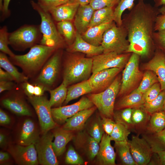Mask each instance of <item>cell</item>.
Here are the masks:
<instances>
[{"label":"cell","instance_id":"1","mask_svg":"<svg viewBox=\"0 0 165 165\" xmlns=\"http://www.w3.org/2000/svg\"><path fill=\"white\" fill-rule=\"evenodd\" d=\"M159 8L138 0L137 4L122 17V25L127 32L130 45L127 53L143 58L149 57L155 46L153 35Z\"/></svg>","mask_w":165,"mask_h":165},{"label":"cell","instance_id":"2","mask_svg":"<svg viewBox=\"0 0 165 165\" xmlns=\"http://www.w3.org/2000/svg\"><path fill=\"white\" fill-rule=\"evenodd\" d=\"M93 58L68 54L65 59L63 82L67 86L88 79L92 73Z\"/></svg>","mask_w":165,"mask_h":165},{"label":"cell","instance_id":"3","mask_svg":"<svg viewBox=\"0 0 165 165\" xmlns=\"http://www.w3.org/2000/svg\"><path fill=\"white\" fill-rule=\"evenodd\" d=\"M57 50L55 47L37 44L31 48L27 53L15 55L10 58L25 73L29 75L35 73L42 68Z\"/></svg>","mask_w":165,"mask_h":165},{"label":"cell","instance_id":"4","mask_svg":"<svg viewBox=\"0 0 165 165\" xmlns=\"http://www.w3.org/2000/svg\"><path fill=\"white\" fill-rule=\"evenodd\" d=\"M30 3L41 18V22L39 25L42 37L40 44L58 49L65 46V42L59 34L50 13L43 9L34 0H31Z\"/></svg>","mask_w":165,"mask_h":165},{"label":"cell","instance_id":"5","mask_svg":"<svg viewBox=\"0 0 165 165\" xmlns=\"http://www.w3.org/2000/svg\"><path fill=\"white\" fill-rule=\"evenodd\" d=\"M121 78L117 76L111 85L104 91L97 93H90L87 97L103 116L113 117L116 99L119 92Z\"/></svg>","mask_w":165,"mask_h":165},{"label":"cell","instance_id":"6","mask_svg":"<svg viewBox=\"0 0 165 165\" xmlns=\"http://www.w3.org/2000/svg\"><path fill=\"white\" fill-rule=\"evenodd\" d=\"M42 37L39 25L25 24L9 33V45L16 50L23 51L40 43Z\"/></svg>","mask_w":165,"mask_h":165},{"label":"cell","instance_id":"7","mask_svg":"<svg viewBox=\"0 0 165 165\" xmlns=\"http://www.w3.org/2000/svg\"><path fill=\"white\" fill-rule=\"evenodd\" d=\"M129 45L126 28L122 24L117 26L114 21L103 35L101 44L104 48L103 53L112 52L118 54L127 53Z\"/></svg>","mask_w":165,"mask_h":165},{"label":"cell","instance_id":"8","mask_svg":"<svg viewBox=\"0 0 165 165\" xmlns=\"http://www.w3.org/2000/svg\"><path fill=\"white\" fill-rule=\"evenodd\" d=\"M140 57L138 54L131 53L123 72L120 88L118 96H123L131 92L142 79L143 74L139 67Z\"/></svg>","mask_w":165,"mask_h":165},{"label":"cell","instance_id":"9","mask_svg":"<svg viewBox=\"0 0 165 165\" xmlns=\"http://www.w3.org/2000/svg\"><path fill=\"white\" fill-rule=\"evenodd\" d=\"M131 53L118 54L112 52L102 53L92 57V73L103 70L117 68L122 69L128 61Z\"/></svg>","mask_w":165,"mask_h":165},{"label":"cell","instance_id":"10","mask_svg":"<svg viewBox=\"0 0 165 165\" xmlns=\"http://www.w3.org/2000/svg\"><path fill=\"white\" fill-rule=\"evenodd\" d=\"M60 49L56 50L47 61L37 79L38 84L43 86L46 90L54 84L59 73L62 56Z\"/></svg>","mask_w":165,"mask_h":165},{"label":"cell","instance_id":"11","mask_svg":"<svg viewBox=\"0 0 165 165\" xmlns=\"http://www.w3.org/2000/svg\"><path fill=\"white\" fill-rule=\"evenodd\" d=\"M28 99L37 115L42 131L45 133L55 128L56 123L53 119L49 100L43 95L29 97Z\"/></svg>","mask_w":165,"mask_h":165},{"label":"cell","instance_id":"12","mask_svg":"<svg viewBox=\"0 0 165 165\" xmlns=\"http://www.w3.org/2000/svg\"><path fill=\"white\" fill-rule=\"evenodd\" d=\"M53 134L48 132L44 133L35 144L39 163L43 165L58 164L57 156L53 147Z\"/></svg>","mask_w":165,"mask_h":165},{"label":"cell","instance_id":"13","mask_svg":"<svg viewBox=\"0 0 165 165\" xmlns=\"http://www.w3.org/2000/svg\"><path fill=\"white\" fill-rule=\"evenodd\" d=\"M132 157L138 165L148 164L153 153L151 148L144 138L132 135L128 140Z\"/></svg>","mask_w":165,"mask_h":165},{"label":"cell","instance_id":"14","mask_svg":"<svg viewBox=\"0 0 165 165\" xmlns=\"http://www.w3.org/2000/svg\"><path fill=\"white\" fill-rule=\"evenodd\" d=\"M94 106L87 97H83L76 102L70 105L51 108L53 118L63 123L77 112Z\"/></svg>","mask_w":165,"mask_h":165},{"label":"cell","instance_id":"15","mask_svg":"<svg viewBox=\"0 0 165 165\" xmlns=\"http://www.w3.org/2000/svg\"><path fill=\"white\" fill-rule=\"evenodd\" d=\"M122 69L117 68H110L92 74L88 79L92 90V93H99L106 89Z\"/></svg>","mask_w":165,"mask_h":165},{"label":"cell","instance_id":"16","mask_svg":"<svg viewBox=\"0 0 165 165\" xmlns=\"http://www.w3.org/2000/svg\"><path fill=\"white\" fill-rule=\"evenodd\" d=\"M17 163L20 165H36L39 162L35 145H20L11 147L9 150Z\"/></svg>","mask_w":165,"mask_h":165},{"label":"cell","instance_id":"17","mask_svg":"<svg viewBox=\"0 0 165 165\" xmlns=\"http://www.w3.org/2000/svg\"><path fill=\"white\" fill-rule=\"evenodd\" d=\"M143 68L153 72L157 76L161 90H165V54L157 49L154 56L144 64Z\"/></svg>","mask_w":165,"mask_h":165},{"label":"cell","instance_id":"18","mask_svg":"<svg viewBox=\"0 0 165 165\" xmlns=\"http://www.w3.org/2000/svg\"><path fill=\"white\" fill-rule=\"evenodd\" d=\"M79 5L76 0H69L52 8L48 12L57 22L64 20H72L74 18Z\"/></svg>","mask_w":165,"mask_h":165},{"label":"cell","instance_id":"19","mask_svg":"<svg viewBox=\"0 0 165 165\" xmlns=\"http://www.w3.org/2000/svg\"><path fill=\"white\" fill-rule=\"evenodd\" d=\"M67 51L70 53L81 52L89 57H92L103 53L104 48L101 45L95 46L87 42L76 31L75 40L71 45L68 46Z\"/></svg>","mask_w":165,"mask_h":165},{"label":"cell","instance_id":"20","mask_svg":"<svg viewBox=\"0 0 165 165\" xmlns=\"http://www.w3.org/2000/svg\"><path fill=\"white\" fill-rule=\"evenodd\" d=\"M111 141L110 136L104 133L99 143L100 149L97 156V161L100 164H116V153L111 145Z\"/></svg>","mask_w":165,"mask_h":165},{"label":"cell","instance_id":"21","mask_svg":"<svg viewBox=\"0 0 165 165\" xmlns=\"http://www.w3.org/2000/svg\"><path fill=\"white\" fill-rule=\"evenodd\" d=\"M94 11L90 4L79 5L74 21L76 32L81 35L87 30Z\"/></svg>","mask_w":165,"mask_h":165},{"label":"cell","instance_id":"22","mask_svg":"<svg viewBox=\"0 0 165 165\" xmlns=\"http://www.w3.org/2000/svg\"><path fill=\"white\" fill-rule=\"evenodd\" d=\"M95 106L77 112L67 119L62 127L64 129L71 131L82 129L89 118L97 109Z\"/></svg>","mask_w":165,"mask_h":165},{"label":"cell","instance_id":"23","mask_svg":"<svg viewBox=\"0 0 165 165\" xmlns=\"http://www.w3.org/2000/svg\"><path fill=\"white\" fill-rule=\"evenodd\" d=\"M39 138L38 130L34 123L30 119L25 120L19 137L20 145L23 146L35 145Z\"/></svg>","mask_w":165,"mask_h":165},{"label":"cell","instance_id":"24","mask_svg":"<svg viewBox=\"0 0 165 165\" xmlns=\"http://www.w3.org/2000/svg\"><path fill=\"white\" fill-rule=\"evenodd\" d=\"M143 95L137 88H135L121 98L116 105L115 108L118 110L127 108H134L142 107L145 103Z\"/></svg>","mask_w":165,"mask_h":165},{"label":"cell","instance_id":"25","mask_svg":"<svg viewBox=\"0 0 165 165\" xmlns=\"http://www.w3.org/2000/svg\"><path fill=\"white\" fill-rule=\"evenodd\" d=\"M54 140L53 147L57 156H59L64 152L67 143L72 139L73 135L72 131L62 128L55 129L53 133Z\"/></svg>","mask_w":165,"mask_h":165},{"label":"cell","instance_id":"26","mask_svg":"<svg viewBox=\"0 0 165 165\" xmlns=\"http://www.w3.org/2000/svg\"><path fill=\"white\" fill-rule=\"evenodd\" d=\"M114 21L110 23L89 28L81 35L83 39L90 44L95 46L101 45L105 31L112 24Z\"/></svg>","mask_w":165,"mask_h":165},{"label":"cell","instance_id":"27","mask_svg":"<svg viewBox=\"0 0 165 165\" xmlns=\"http://www.w3.org/2000/svg\"><path fill=\"white\" fill-rule=\"evenodd\" d=\"M92 93V90L88 79L72 85L68 88L64 104L81 96Z\"/></svg>","mask_w":165,"mask_h":165},{"label":"cell","instance_id":"28","mask_svg":"<svg viewBox=\"0 0 165 165\" xmlns=\"http://www.w3.org/2000/svg\"><path fill=\"white\" fill-rule=\"evenodd\" d=\"M115 8L108 7L95 10L89 28L109 23L114 21Z\"/></svg>","mask_w":165,"mask_h":165},{"label":"cell","instance_id":"29","mask_svg":"<svg viewBox=\"0 0 165 165\" xmlns=\"http://www.w3.org/2000/svg\"><path fill=\"white\" fill-rule=\"evenodd\" d=\"M72 20H64L57 22L56 27L57 31L64 40L68 46L74 42L76 35V31Z\"/></svg>","mask_w":165,"mask_h":165},{"label":"cell","instance_id":"30","mask_svg":"<svg viewBox=\"0 0 165 165\" xmlns=\"http://www.w3.org/2000/svg\"><path fill=\"white\" fill-rule=\"evenodd\" d=\"M6 108L18 115L31 116V113L25 104L21 100L16 98H7L2 101Z\"/></svg>","mask_w":165,"mask_h":165},{"label":"cell","instance_id":"31","mask_svg":"<svg viewBox=\"0 0 165 165\" xmlns=\"http://www.w3.org/2000/svg\"><path fill=\"white\" fill-rule=\"evenodd\" d=\"M128 140L115 142L114 147L122 164L138 165L134 160L131 153Z\"/></svg>","mask_w":165,"mask_h":165},{"label":"cell","instance_id":"32","mask_svg":"<svg viewBox=\"0 0 165 165\" xmlns=\"http://www.w3.org/2000/svg\"><path fill=\"white\" fill-rule=\"evenodd\" d=\"M143 137L148 143L153 152L165 150V128L157 133L144 134Z\"/></svg>","mask_w":165,"mask_h":165},{"label":"cell","instance_id":"33","mask_svg":"<svg viewBox=\"0 0 165 165\" xmlns=\"http://www.w3.org/2000/svg\"><path fill=\"white\" fill-rule=\"evenodd\" d=\"M6 54L0 53V66L9 73L17 82H24L28 81V77L20 72L10 62Z\"/></svg>","mask_w":165,"mask_h":165},{"label":"cell","instance_id":"34","mask_svg":"<svg viewBox=\"0 0 165 165\" xmlns=\"http://www.w3.org/2000/svg\"><path fill=\"white\" fill-rule=\"evenodd\" d=\"M68 86L62 82L61 85L53 90H49L50 94L49 103L51 107H60L64 102L67 94Z\"/></svg>","mask_w":165,"mask_h":165},{"label":"cell","instance_id":"35","mask_svg":"<svg viewBox=\"0 0 165 165\" xmlns=\"http://www.w3.org/2000/svg\"><path fill=\"white\" fill-rule=\"evenodd\" d=\"M131 122L132 127H144L150 119V115L142 107L132 108Z\"/></svg>","mask_w":165,"mask_h":165},{"label":"cell","instance_id":"36","mask_svg":"<svg viewBox=\"0 0 165 165\" xmlns=\"http://www.w3.org/2000/svg\"><path fill=\"white\" fill-rule=\"evenodd\" d=\"M165 128V112L163 111L151 115L148 130L151 133H157Z\"/></svg>","mask_w":165,"mask_h":165},{"label":"cell","instance_id":"37","mask_svg":"<svg viewBox=\"0 0 165 165\" xmlns=\"http://www.w3.org/2000/svg\"><path fill=\"white\" fill-rule=\"evenodd\" d=\"M165 101V90H162L155 99L144 103L143 107L150 115L159 112L164 111Z\"/></svg>","mask_w":165,"mask_h":165},{"label":"cell","instance_id":"38","mask_svg":"<svg viewBox=\"0 0 165 165\" xmlns=\"http://www.w3.org/2000/svg\"><path fill=\"white\" fill-rule=\"evenodd\" d=\"M135 0H120L114 9V21L118 26L122 24V15L126 9L130 11L135 6Z\"/></svg>","mask_w":165,"mask_h":165},{"label":"cell","instance_id":"39","mask_svg":"<svg viewBox=\"0 0 165 165\" xmlns=\"http://www.w3.org/2000/svg\"><path fill=\"white\" fill-rule=\"evenodd\" d=\"M130 129L124 124L116 122L113 131L110 135L111 141L118 142L128 141V138L130 134Z\"/></svg>","mask_w":165,"mask_h":165},{"label":"cell","instance_id":"40","mask_svg":"<svg viewBox=\"0 0 165 165\" xmlns=\"http://www.w3.org/2000/svg\"><path fill=\"white\" fill-rule=\"evenodd\" d=\"M158 82V78L155 73L152 71L147 70L143 74L142 80L137 89L143 94Z\"/></svg>","mask_w":165,"mask_h":165},{"label":"cell","instance_id":"41","mask_svg":"<svg viewBox=\"0 0 165 165\" xmlns=\"http://www.w3.org/2000/svg\"><path fill=\"white\" fill-rule=\"evenodd\" d=\"M118 110L114 112L113 116L115 122L122 123L130 129L132 128V108H127Z\"/></svg>","mask_w":165,"mask_h":165},{"label":"cell","instance_id":"42","mask_svg":"<svg viewBox=\"0 0 165 165\" xmlns=\"http://www.w3.org/2000/svg\"><path fill=\"white\" fill-rule=\"evenodd\" d=\"M104 132L100 117L97 118L93 122L88 130L90 136L99 143Z\"/></svg>","mask_w":165,"mask_h":165},{"label":"cell","instance_id":"43","mask_svg":"<svg viewBox=\"0 0 165 165\" xmlns=\"http://www.w3.org/2000/svg\"><path fill=\"white\" fill-rule=\"evenodd\" d=\"M7 27L5 25L0 29V50L1 52L9 55L10 57H14L15 54L8 47L9 45Z\"/></svg>","mask_w":165,"mask_h":165},{"label":"cell","instance_id":"44","mask_svg":"<svg viewBox=\"0 0 165 165\" xmlns=\"http://www.w3.org/2000/svg\"><path fill=\"white\" fill-rule=\"evenodd\" d=\"M65 162L71 165H80L84 163L82 159L72 146L69 147L67 152Z\"/></svg>","mask_w":165,"mask_h":165},{"label":"cell","instance_id":"45","mask_svg":"<svg viewBox=\"0 0 165 165\" xmlns=\"http://www.w3.org/2000/svg\"><path fill=\"white\" fill-rule=\"evenodd\" d=\"M99 143L90 136L87 139L86 151L90 159L93 160L97 155L100 149Z\"/></svg>","mask_w":165,"mask_h":165},{"label":"cell","instance_id":"46","mask_svg":"<svg viewBox=\"0 0 165 165\" xmlns=\"http://www.w3.org/2000/svg\"><path fill=\"white\" fill-rule=\"evenodd\" d=\"M153 39L157 49L161 50L165 54V29L154 31Z\"/></svg>","mask_w":165,"mask_h":165},{"label":"cell","instance_id":"47","mask_svg":"<svg viewBox=\"0 0 165 165\" xmlns=\"http://www.w3.org/2000/svg\"><path fill=\"white\" fill-rule=\"evenodd\" d=\"M161 91L160 83L158 82L154 84L143 94V96L145 103L155 99Z\"/></svg>","mask_w":165,"mask_h":165},{"label":"cell","instance_id":"48","mask_svg":"<svg viewBox=\"0 0 165 165\" xmlns=\"http://www.w3.org/2000/svg\"><path fill=\"white\" fill-rule=\"evenodd\" d=\"M120 0H91L90 5L94 10L106 7H115Z\"/></svg>","mask_w":165,"mask_h":165},{"label":"cell","instance_id":"49","mask_svg":"<svg viewBox=\"0 0 165 165\" xmlns=\"http://www.w3.org/2000/svg\"><path fill=\"white\" fill-rule=\"evenodd\" d=\"M69 0H38L37 3L45 10L48 12L52 8Z\"/></svg>","mask_w":165,"mask_h":165},{"label":"cell","instance_id":"50","mask_svg":"<svg viewBox=\"0 0 165 165\" xmlns=\"http://www.w3.org/2000/svg\"><path fill=\"white\" fill-rule=\"evenodd\" d=\"M159 13L156 19L154 30L158 31L165 29V5L159 8Z\"/></svg>","mask_w":165,"mask_h":165},{"label":"cell","instance_id":"51","mask_svg":"<svg viewBox=\"0 0 165 165\" xmlns=\"http://www.w3.org/2000/svg\"><path fill=\"white\" fill-rule=\"evenodd\" d=\"M101 122L104 131L110 136L113 130L115 122L111 118L103 117L101 119Z\"/></svg>","mask_w":165,"mask_h":165},{"label":"cell","instance_id":"52","mask_svg":"<svg viewBox=\"0 0 165 165\" xmlns=\"http://www.w3.org/2000/svg\"><path fill=\"white\" fill-rule=\"evenodd\" d=\"M22 87L25 93L28 97L34 96L35 86L27 81L23 83Z\"/></svg>","mask_w":165,"mask_h":165},{"label":"cell","instance_id":"53","mask_svg":"<svg viewBox=\"0 0 165 165\" xmlns=\"http://www.w3.org/2000/svg\"><path fill=\"white\" fill-rule=\"evenodd\" d=\"M11 0H3V11L1 13V21H3L9 16L10 15V11L9 9V6Z\"/></svg>","mask_w":165,"mask_h":165},{"label":"cell","instance_id":"54","mask_svg":"<svg viewBox=\"0 0 165 165\" xmlns=\"http://www.w3.org/2000/svg\"><path fill=\"white\" fill-rule=\"evenodd\" d=\"M14 85L12 81H0V93L12 90Z\"/></svg>","mask_w":165,"mask_h":165},{"label":"cell","instance_id":"55","mask_svg":"<svg viewBox=\"0 0 165 165\" xmlns=\"http://www.w3.org/2000/svg\"><path fill=\"white\" fill-rule=\"evenodd\" d=\"M0 81H15L14 78L9 73L0 68Z\"/></svg>","mask_w":165,"mask_h":165},{"label":"cell","instance_id":"56","mask_svg":"<svg viewBox=\"0 0 165 165\" xmlns=\"http://www.w3.org/2000/svg\"><path fill=\"white\" fill-rule=\"evenodd\" d=\"M10 122L9 116L2 109L0 110V123L1 124H7Z\"/></svg>","mask_w":165,"mask_h":165},{"label":"cell","instance_id":"57","mask_svg":"<svg viewBox=\"0 0 165 165\" xmlns=\"http://www.w3.org/2000/svg\"><path fill=\"white\" fill-rule=\"evenodd\" d=\"M46 90V88L42 85L38 84L35 85L34 96H42Z\"/></svg>","mask_w":165,"mask_h":165},{"label":"cell","instance_id":"58","mask_svg":"<svg viewBox=\"0 0 165 165\" xmlns=\"http://www.w3.org/2000/svg\"><path fill=\"white\" fill-rule=\"evenodd\" d=\"M159 158L160 165H165V150L157 152Z\"/></svg>","mask_w":165,"mask_h":165},{"label":"cell","instance_id":"59","mask_svg":"<svg viewBox=\"0 0 165 165\" xmlns=\"http://www.w3.org/2000/svg\"><path fill=\"white\" fill-rule=\"evenodd\" d=\"M9 158V154L5 152L1 151L0 152V163L4 162L8 160Z\"/></svg>","mask_w":165,"mask_h":165},{"label":"cell","instance_id":"60","mask_svg":"<svg viewBox=\"0 0 165 165\" xmlns=\"http://www.w3.org/2000/svg\"><path fill=\"white\" fill-rule=\"evenodd\" d=\"M154 6L157 8L165 5V0H154Z\"/></svg>","mask_w":165,"mask_h":165},{"label":"cell","instance_id":"61","mask_svg":"<svg viewBox=\"0 0 165 165\" xmlns=\"http://www.w3.org/2000/svg\"><path fill=\"white\" fill-rule=\"evenodd\" d=\"M6 143V137L4 134L2 133L0 134V146H4Z\"/></svg>","mask_w":165,"mask_h":165},{"label":"cell","instance_id":"62","mask_svg":"<svg viewBox=\"0 0 165 165\" xmlns=\"http://www.w3.org/2000/svg\"><path fill=\"white\" fill-rule=\"evenodd\" d=\"M80 5H85L90 4L91 0H76Z\"/></svg>","mask_w":165,"mask_h":165},{"label":"cell","instance_id":"63","mask_svg":"<svg viewBox=\"0 0 165 165\" xmlns=\"http://www.w3.org/2000/svg\"><path fill=\"white\" fill-rule=\"evenodd\" d=\"M3 0H0V11L1 14L3 11Z\"/></svg>","mask_w":165,"mask_h":165},{"label":"cell","instance_id":"64","mask_svg":"<svg viewBox=\"0 0 165 165\" xmlns=\"http://www.w3.org/2000/svg\"><path fill=\"white\" fill-rule=\"evenodd\" d=\"M164 111L165 112V101L164 105Z\"/></svg>","mask_w":165,"mask_h":165}]
</instances>
